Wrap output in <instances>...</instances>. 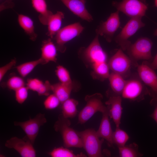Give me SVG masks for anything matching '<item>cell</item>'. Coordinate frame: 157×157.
<instances>
[{
	"label": "cell",
	"mask_w": 157,
	"mask_h": 157,
	"mask_svg": "<svg viewBox=\"0 0 157 157\" xmlns=\"http://www.w3.org/2000/svg\"><path fill=\"white\" fill-rule=\"evenodd\" d=\"M84 29L80 23L76 22L66 26L57 33L54 38L58 51L64 53L66 47L65 44L75 37L78 36Z\"/></svg>",
	"instance_id": "7"
},
{
	"label": "cell",
	"mask_w": 157,
	"mask_h": 157,
	"mask_svg": "<svg viewBox=\"0 0 157 157\" xmlns=\"http://www.w3.org/2000/svg\"><path fill=\"white\" fill-rule=\"evenodd\" d=\"M118 148L120 157H138L143 155L138 151V146L134 142Z\"/></svg>",
	"instance_id": "25"
},
{
	"label": "cell",
	"mask_w": 157,
	"mask_h": 157,
	"mask_svg": "<svg viewBox=\"0 0 157 157\" xmlns=\"http://www.w3.org/2000/svg\"><path fill=\"white\" fill-rule=\"evenodd\" d=\"M60 103V102L59 99L53 94L48 95L43 104L46 109L51 110L57 107Z\"/></svg>",
	"instance_id": "31"
},
{
	"label": "cell",
	"mask_w": 157,
	"mask_h": 157,
	"mask_svg": "<svg viewBox=\"0 0 157 157\" xmlns=\"http://www.w3.org/2000/svg\"><path fill=\"white\" fill-rule=\"evenodd\" d=\"M112 5L131 18L142 17L145 15L148 4L145 0H122L120 2L113 1Z\"/></svg>",
	"instance_id": "6"
},
{
	"label": "cell",
	"mask_w": 157,
	"mask_h": 157,
	"mask_svg": "<svg viewBox=\"0 0 157 157\" xmlns=\"http://www.w3.org/2000/svg\"><path fill=\"white\" fill-rule=\"evenodd\" d=\"M43 83L38 78H31L27 80L26 85L28 89L37 92Z\"/></svg>",
	"instance_id": "33"
},
{
	"label": "cell",
	"mask_w": 157,
	"mask_h": 157,
	"mask_svg": "<svg viewBox=\"0 0 157 157\" xmlns=\"http://www.w3.org/2000/svg\"><path fill=\"white\" fill-rule=\"evenodd\" d=\"M73 13L83 20L90 22L92 17L87 10L85 3L81 0H60Z\"/></svg>",
	"instance_id": "16"
},
{
	"label": "cell",
	"mask_w": 157,
	"mask_h": 157,
	"mask_svg": "<svg viewBox=\"0 0 157 157\" xmlns=\"http://www.w3.org/2000/svg\"><path fill=\"white\" fill-rule=\"evenodd\" d=\"M77 133L82 140L83 147L89 157L103 156L101 149L104 139L100 140L96 131L89 129Z\"/></svg>",
	"instance_id": "3"
},
{
	"label": "cell",
	"mask_w": 157,
	"mask_h": 157,
	"mask_svg": "<svg viewBox=\"0 0 157 157\" xmlns=\"http://www.w3.org/2000/svg\"><path fill=\"white\" fill-rule=\"evenodd\" d=\"M71 124V122L68 118H65L61 114L55 123L54 128L56 131L60 133L65 147H83L80 137L77 132L70 127Z\"/></svg>",
	"instance_id": "1"
},
{
	"label": "cell",
	"mask_w": 157,
	"mask_h": 157,
	"mask_svg": "<svg viewBox=\"0 0 157 157\" xmlns=\"http://www.w3.org/2000/svg\"><path fill=\"white\" fill-rule=\"evenodd\" d=\"M5 145L15 149L22 157H35L36 155L33 144L27 137V140L16 137H11L6 141Z\"/></svg>",
	"instance_id": "14"
},
{
	"label": "cell",
	"mask_w": 157,
	"mask_h": 157,
	"mask_svg": "<svg viewBox=\"0 0 157 157\" xmlns=\"http://www.w3.org/2000/svg\"><path fill=\"white\" fill-rule=\"evenodd\" d=\"M8 1H10L11 0H8Z\"/></svg>",
	"instance_id": "41"
},
{
	"label": "cell",
	"mask_w": 157,
	"mask_h": 157,
	"mask_svg": "<svg viewBox=\"0 0 157 157\" xmlns=\"http://www.w3.org/2000/svg\"><path fill=\"white\" fill-rule=\"evenodd\" d=\"M43 61L40 58L38 59L26 62L16 67L15 68L20 76L25 77L38 65L42 64Z\"/></svg>",
	"instance_id": "26"
},
{
	"label": "cell",
	"mask_w": 157,
	"mask_h": 157,
	"mask_svg": "<svg viewBox=\"0 0 157 157\" xmlns=\"http://www.w3.org/2000/svg\"><path fill=\"white\" fill-rule=\"evenodd\" d=\"M122 102L121 96H113L109 97L108 99L105 103L108 116L113 119L116 127H119L121 123L122 110Z\"/></svg>",
	"instance_id": "15"
},
{
	"label": "cell",
	"mask_w": 157,
	"mask_h": 157,
	"mask_svg": "<svg viewBox=\"0 0 157 157\" xmlns=\"http://www.w3.org/2000/svg\"><path fill=\"white\" fill-rule=\"evenodd\" d=\"M148 64L153 69H157V53L154 57L152 62L151 63H148Z\"/></svg>",
	"instance_id": "36"
},
{
	"label": "cell",
	"mask_w": 157,
	"mask_h": 157,
	"mask_svg": "<svg viewBox=\"0 0 157 157\" xmlns=\"http://www.w3.org/2000/svg\"><path fill=\"white\" fill-rule=\"evenodd\" d=\"M151 117L157 123V104L156 105L154 110L153 113L151 115Z\"/></svg>",
	"instance_id": "37"
},
{
	"label": "cell",
	"mask_w": 157,
	"mask_h": 157,
	"mask_svg": "<svg viewBox=\"0 0 157 157\" xmlns=\"http://www.w3.org/2000/svg\"><path fill=\"white\" fill-rule=\"evenodd\" d=\"M51 39L49 38L42 41L41 48L40 57L43 61L42 65L45 64L50 61L56 62L57 60L58 50Z\"/></svg>",
	"instance_id": "18"
},
{
	"label": "cell",
	"mask_w": 157,
	"mask_h": 157,
	"mask_svg": "<svg viewBox=\"0 0 157 157\" xmlns=\"http://www.w3.org/2000/svg\"><path fill=\"white\" fill-rule=\"evenodd\" d=\"M102 118L97 134L99 138L105 140L110 146L114 144L112 140L113 131L109 119L107 108L102 113Z\"/></svg>",
	"instance_id": "17"
},
{
	"label": "cell",
	"mask_w": 157,
	"mask_h": 157,
	"mask_svg": "<svg viewBox=\"0 0 157 157\" xmlns=\"http://www.w3.org/2000/svg\"><path fill=\"white\" fill-rule=\"evenodd\" d=\"M28 90L26 86H24L15 91V99L18 103L22 104L26 99Z\"/></svg>",
	"instance_id": "32"
},
{
	"label": "cell",
	"mask_w": 157,
	"mask_h": 157,
	"mask_svg": "<svg viewBox=\"0 0 157 157\" xmlns=\"http://www.w3.org/2000/svg\"><path fill=\"white\" fill-rule=\"evenodd\" d=\"M142 17L132 18L128 21L120 32L115 38V42L123 51L126 50L131 44L128 39L145 24L141 20Z\"/></svg>",
	"instance_id": "8"
},
{
	"label": "cell",
	"mask_w": 157,
	"mask_h": 157,
	"mask_svg": "<svg viewBox=\"0 0 157 157\" xmlns=\"http://www.w3.org/2000/svg\"><path fill=\"white\" fill-rule=\"evenodd\" d=\"M64 18V13L60 11L53 14L49 18L47 24V31L46 34L51 39L61 28L62 20Z\"/></svg>",
	"instance_id": "20"
},
{
	"label": "cell",
	"mask_w": 157,
	"mask_h": 157,
	"mask_svg": "<svg viewBox=\"0 0 157 157\" xmlns=\"http://www.w3.org/2000/svg\"><path fill=\"white\" fill-rule=\"evenodd\" d=\"M99 36L97 35L90 45L82 50V55L90 63L93 69L92 72L107 64V55L101 46Z\"/></svg>",
	"instance_id": "2"
},
{
	"label": "cell",
	"mask_w": 157,
	"mask_h": 157,
	"mask_svg": "<svg viewBox=\"0 0 157 157\" xmlns=\"http://www.w3.org/2000/svg\"><path fill=\"white\" fill-rule=\"evenodd\" d=\"M17 20L18 23L25 32L33 41L36 40L37 34L35 31L33 22L29 17L22 14H19Z\"/></svg>",
	"instance_id": "22"
},
{
	"label": "cell",
	"mask_w": 157,
	"mask_h": 157,
	"mask_svg": "<svg viewBox=\"0 0 157 157\" xmlns=\"http://www.w3.org/2000/svg\"><path fill=\"white\" fill-rule=\"evenodd\" d=\"M84 3H85L86 0H81Z\"/></svg>",
	"instance_id": "40"
},
{
	"label": "cell",
	"mask_w": 157,
	"mask_h": 157,
	"mask_svg": "<svg viewBox=\"0 0 157 157\" xmlns=\"http://www.w3.org/2000/svg\"><path fill=\"white\" fill-rule=\"evenodd\" d=\"M16 60H12L10 62L0 68V81H1L7 71L14 66L16 63Z\"/></svg>",
	"instance_id": "35"
},
{
	"label": "cell",
	"mask_w": 157,
	"mask_h": 157,
	"mask_svg": "<svg viewBox=\"0 0 157 157\" xmlns=\"http://www.w3.org/2000/svg\"><path fill=\"white\" fill-rule=\"evenodd\" d=\"M47 122L44 114L39 113L33 118L22 122L15 121V126L20 127L33 145L40 127Z\"/></svg>",
	"instance_id": "9"
},
{
	"label": "cell",
	"mask_w": 157,
	"mask_h": 157,
	"mask_svg": "<svg viewBox=\"0 0 157 157\" xmlns=\"http://www.w3.org/2000/svg\"><path fill=\"white\" fill-rule=\"evenodd\" d=\"M147 94H149V89L139 79L132 78L126 80L121 96L124 99L140 101Z\"/></svg>",
	"instance_id": "10"
},
{
	"label": "cell",
	"mask_w": 157,
	"mask_h": 157,
	"mask_svg": "<svg viewBox=\"0 0 157 157\" xmlns=\"http://www.w3.org/2000/svg\"><path fill=\"white\" fill-rule=\"evenodd\" d=\"M78 103L76 100L69 98L63 102L61 106L63 116L67 118L75 117L78 112L77 106Z\"/></svg>",
	"instance_id": "24"
},
{
	"label": "cell",
	"mask_w": 157,
	"mask_h": 157,
	"mask_svg": "<svg viewBox=\"0 0 157 157\" xmlns=\"http://www.w3.org/2000/svg\"><path fill=\"white\" fill-rule=\"evenodd\" d=\"M152 45L151 40L146 37L139 38L134 43L131 44L126 50L132 63L136 65V62L139 60L151 59Z\"/></svg>",
	"instance_id": "4"
},
{
	"label": "cell",
	"mask_w": 157,
	"mask_h": 157,
	"mask_svg": "<svg viewBox=\"0 0 157 157\" xmlns=\"http://www.w3.org/2000/svg\"><path fill=\"white\" fill-rule=\"evenodd\" d=\"M120 24L119 11L112 13L107 20L102 21L96 30L97 35L102 36L108 42L112 41L114 35Z\"/></svg>",
	"instance_id": "13"
},
{
	"label": "cell",
	"mask_w": 157,
	"mask_h": 157,
	"mask_svg": "<svg viewBox=\"0 0 157 157\" xmlns=\"http://www.w3.org/2000/svg\"><path fill=\"white\" fill-rule=\"evenodd\" d=\"M51 91V84L48 81L44 83L41 87L37 92L39 96H48L50 91Z\"/></svg>",
	"instance_id": "34"
},
{
	"label": "cell",
	"mask_w": 157,
	"mask_h": 157,
	"mask_svg": "<svg viewBox=\"0 0 157 157\" xmlns=\"http://www.w3.org/2000/svg\"><path fill=\"white\" fill-rule=\"evenodd\" d=\"M139 77L143 82L149 88V95L152 98L151 103L157 102V75L149 65L143 63L138 66Z\"/></svg>",
	"instance_id": "11"
},
{
	"label": "cell",
	"mask_w": 157,
	"mask_h": 157,
	"mask_svg": "<svg viewBox=\"0 0 157 157\" xmlns=\"http://www.w3.org/2000/svg\"><path fill=\"white\" fill-rule=\"evenodd\" d=\"M73 88L72 85H66L60 82L51 85V91L59 99L61 104L69 98Z\"/></svg>",
	"instance_id": "23"
},
{
	"label": "cell",
	"mask_w": 157,
	"mask_h": 157,
	"mask_svg": "<svg viewBox=\"0 0 157 157\" xmlns=\"http://www.w3.org/2000/svg\"><path fill=\"white\" fill-rule=\"evenodd\" d=\"M154 35L156 36H157V28L156 30L154 33Z\"/></svg>",
	"instance_id": "38"
},
{
	"label": "cell",
	"mask_w": 157,
	"mask_h": 157,
	"mask_svg": "<svg viewBox=\"0 0 157 157\" xmlns=\"http://www.w3.org/2000/svg\"><path fill=\"white\" fill-rule=\"evenodd\" d=\"M154 6L157 7V0H154Z\"/></svg>",
	"instance_id": "39"
},
{
	"label": "cell",
	"mask_w": 157,
	"mask_h": 157,
	"mask_svg": "<svg viewBox=\"0 0 157 157\" xmlns=\"http://www.w3.org/2000/svg\"><path fill=\"white\" fill-rule=\"evenodd\" d=\"M112 93L108 96L109 97L113 96L122 95L125 86L126 80L120 74L112 72L110 74L108 78Z\"/></svg>",
	"instance_id": "19"
},
{
	"label": "cell",
	"mask_w": 157,
	"mask_h": 157,
	"mask_svg": "<svg viewBox=\"0 0 157 157\" xmlns=\"http://www.w3.org/2000/svg\"><path fill=\"white\" fill-rule=\"evenodd\" d=\"M6 85L9 89L15 91L24 86L25 83L21 77L14 76L10 78L7 81Z\"/></svg>",
	"instance_id": "30"
},
{
	"label": "cell",
	"mask_w": 157,
	"mask_h": 157,
	"mask_svg": "<svg viewBox=\"0 0 157 157\" xmlns=\"http://www.w3.org/2000/svg\"><path fill=\"white\" fill-rule=\"evenodd\" d=\"M129 139L127 133L119 127H116L115 131L113 132L112 140L113 144H115L118 147L125 145Z\"/></svg>",
	"instance_id": "28"
},
{
	"label": "cell",
	"mask_w": 157,
	"mask_h": 157,
	"mask_svg": "<svg viewBox=\"0 0 157 157\" xmlns=\"http://www.w3.org/2000/svg\"><path fill=\"white\" fill-rule=\"evenodd\" d=\"M121 48L118 50L110 59L108 63L109 69L123 77L128 75L132 63L130 58L125 54Z\"/></svg>",
	"instance_id": "12"
},
{
	"label": "cell",
	"mask_w": 157,
	"mask_h": 157,
	"mask_svg": "<svg viewBox=\"0 0 157 157\" xmlns=\"http://www.w3.org/2000/svg\"><path fill=\"white\" fill-rule=\"evenodd\" d=\"M32 6L39 13L38 19L43 25H47L48 21L53 13L47 8L45 0H31Z\"/></svg>",
	"instance_id": "21"
},
{
	"label": "cell",
	"mask_w": 157,
	"mask_h": 157,
	"mask_svg": "<svg viewBox=\"0 0 157 157\" xmlns=\"http://www.w3.org/2000/svg\"><path fill=\"white\" fill-rule=\"evenodd\" d=\"M49 154L52 157H84V154L81 153L76 154L67 148L63 147L55 148L50 152Z\"/></svg>",
	"instance_id": "27"
},
{
	"label": "cell",
	"mask_w": 157,
	"mask_h": 157,
	"mask_svg": "<svg viewBox=\"0 0 157 157\" xmlns=\"http://www.w3.org/2000/svg\"><path fill=\"white\" fill-rule=\"evenodd\" d=\"M102 95L99 93L85 97L86 104L78 114V123L84 124L96 113L99 112L102 113L106 109V107L102 103Z\"/></svg>",
	"instance_id": "5"
},
{
	"label": "cell",
	"mask_w": 157,
	"mask_h": 157,
	"mask_svg": "<svg viewBox=\"0 0 157 157\" xmlns=\"http://www.w3.org/2000/svg\"><path fill=\"white\" fill-rule=\"evenodd\" d=\"M56 73L61 83L66 85H72L69 72L63 66L60 65L57 66Z\"/></svg>",
	"instance_id": "29"
}]
</instances>
